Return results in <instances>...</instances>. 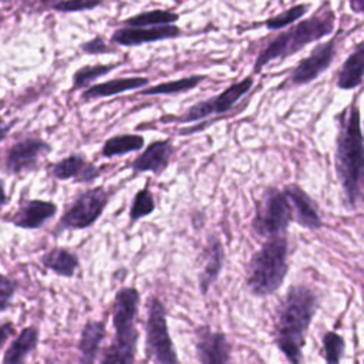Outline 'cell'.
<instances>
[{
	"instance_id": "6da1fadb",
	"label": "cell",
	"mask_w": 364,
	"mask_h": 364,
	"mask_svg": "<svg viewBox=\"0 0 364 364\" xmlns=\"http://www.w3.org/2000/svg\"><path fill=\"white\" fill-rule=\"evenodd\" d=\"M317 309V294L306 284H291L276 307L273 340L290 364L303 361L306 334Z\"/></svg>"
},
{
	"instance_id": "7a4b0ae2",
	"label": "cell",
	"mask_w": 364,
	"mask_h": 364,
	"mask_svg": "<svg viewBox=\"0 0 364 364\" xmlns=\"http://www.w3.org/2000/svg\"><path fill=\"white\" fill-rule=\"evenodd\" d=\"M336 138L334 168L344 193V205L355 210L363 198L364 176V146L361 132L360 108L353 101L340 115Z\"/></svg>"
},
{
	"instance_id": "3957f363",
	"label": "cell",
	"mask_w": 364,
	"mask_h": 364,
	"mask_svg": "<svg viewBox=\"0 0 364 364\" xmlns=\"http://www.w3.org/2000/svg\"><path fill=\"white\" fill-rule=\"evenodd\" d=\"M141 294L134 286L117 290L112 301L114 338L102 350L98 364H135L139 331L135 326L138 318Z\"/></svg>"
},
{
	"instance_id": "277c9868",
	"label": "cell",
	"mask_w": 364,
	"mask_h": 364,
	"mask_svg": "<svg viewBox=\"0 0 364 364\" xmlns=\"http://www.w3.org/2000/svg\"><path fill=\"white\" fill-rule=\"evenodd\" d=\"M289 272V242L286 235L267 237L253 253L246 267V287L256 297L276 293Z\"/></svg>"
},
{
	"instance_id": "5b68a950",
	"label": "cell",
	"mask_w": 364,
	"mask_h": 364,
	"mask_svg": "<svg viewBox=\"0 0 364 364\" xmlns=\"http://www.w3.org/2000/svg\"><path fill=\"white\" fill-rule=\"evenodd\" d=\"M336 27V14L334 11L326 10L323 13H316L304 20H300L297 24L276 36L257 55L253 64V73L259 74L270 61L284 60L293 54L303 50L307 44L321 40L326 36H330Z\"/></svg>"
},
{
	"instance_id": "8992f818",
	"label": "cell",
	"mask_w": 364,
	"mask_h": 364,
	"mask_svg": "<svg viewBox=\"0 0 364 364\" xmlns=\"http://www.w3.org/2000/svg\"><path fill=\"white\" fill-rule=\"evenodd\" d=\"M168 311L162 300L156 296L149 299L146 307L145 354L154 364H179L178 353L168 328Z\"/></svg>"
},
{
	"instance_id": "52a82bcc",
	"label": "cell",
	"mask_w": 364,
	"mask_h": 364,
	"mask_svg": "<svg viewBox=\"0 0 364 364\" xmlns=\"http://www.w3.org/2000/svg\"><path fill=\"white\" fill-rule=\"evenodd\" d=\"M114 193V186L107 188L102 185L81 192L60 218L54 235L58 236L65 230H78L92 226L102 216Z\"/></svg>"
},
{
	"instance_id": "ba28073f",
	"label": "cell",
	"mask_w": 364,
	"mask_h": 364,
	"mask_svg": "<svg viewBox=\"0 0 364 364\" xmlns=\"http://www.w3.org/2000/svg\"><path fill=\"white\" fill-rule=\"evenodd\" d=\"M291 220V206L284 192L276 186H269L256 202V210L250 228L257 236L267 239L284 235Z\"/></svg>"
},
{
	"instance_id": "9c48e42d",
	"label": "cell",
	"mask_w": 364,
	"mask_h": 364,
	"mask_svg": "<svg viewBox=\"0 0 364 364\" xmlns=\"http://www.w3.org/2000/svg\"><path fill=\"white\" fill-rule=\"evenodd\" d=\"M255 80L252 75L245 77L243 80L230 84L218 95L202 100L193 105H191L176 121L182 124L199 121L208 118L210 115H219L230 111L236 102H239L253 87Z\"/></svg>"
},
{
	"instance_id": "30bf717a",
	"label": "cell",
	"mask_w": 364,
	"mask_h": 364,
	"mask_svg": "<svg viewBox=\"0 0 364 364\" xmlns=\"http://www.w3.org/2000/svg\"><path fill=\"white\" fill-rule=\"evenodd\" d=\"M195 354L199 364H232V344L228 336L206 324L195 328Z\"/></svg>"
},
{
	"instance_id": "8fae6325",
	"label": "cell",
	"mask_w": 364,
	"mask_h": 364,
	"mask_svg": "<svg viewBox=\"0 0 364 364\" xmlns=\"http://www.w3.org/2000/svg\"><path fill=\"white\" fill-rule=\"evenodd\" d=\"M336 37L328 41L318 43L309 57L303 58L290 73L289 82L293 85H304L314 81L320 74H323L334 61L336 57Z\"/></svg>"
},
{
	"instance_id": "7c38bea8",
	"label": "cell",
	"mask_w": 364,
	"mask_h": 364,
	"mask_svg": "<svg viewBox=\"0 0 364 364\" xmlns=\"http://www.w3.org/2000/svg\"><path fill=\"white\" fill-rule=\"evenodd\" d=\"M291 206L293 220L309 230H318L323 228V219L317 202L303 191L297 183H289L282 189Z\"/></svg>"
},
{
	"instance_id": "4fadbf2b",
	"label": "cell",
	"mask_w": 364,
	"mask_h": 364,
	"mask_svg": "<svg viewBox=\"0 0 364 364\" xmlns=\"http://www.w3.org/2000/svg\"><path fill=\"white\" fill-rule=\"evenodd\" d=\"M51 146L40 138H27L14 144L6 158V169L10 173H23L37 166L38 159L50 152Z\"/></svg>"
},
{
	"instance_id": "5bb4252c",
	"label": "cell",
	"mask_w": 364,
	"mask_h": 364,
	"mask_svg": "<svg viewBox=\"0 0 364 364\" xmlns=\"http://www.w3.org/2000/svg\"><path fill=\"white\" fill-rule=\"evenodd\" d=\"M182 36V30L176 24H164V26H152V27H129L124 26L117 28L111 40L119 46L135 47L145 43H154L168 38H176Z\"/></svg>"
},
{
	"instance_id": "9a60e30c",
	"label": "cell",
	"mask_w": 364,
	"mask_h": 364,
	"mask_svg": "<svg viewBox=\"0 0 364 364\" xmlns=\"http://www.w3.org/2000/svg\"><path fill=\"white\" fill-rule=\"evenodd\" d=\"M48 173L58 181L74 179L80 183H91L102 173V168L88 162L82 154H73L48 166Z\"/></svg>"
},
{
	"instance_id": "2e32d148",
	"label": "cell",
	"mask_w": 364,
	"mask_h": 364,
	"mask_svg": "<svg viewBox=\"0 0 364 364\" xmlns=\"http://www.w3.org/2000/svg\"><path fill=\"white\" fill-rule=\"evenodd\" d=\"M225 262L223 245L216 233L206 237L202 250V266L198 273V286L202 296H206L210 286L218 280Z\"/></svg>"
},
{
	"instance_id": "e0dca14e",
	"label": "cell",
	"mask_w": 364,
	"mask_h": 364,
	"mask_svg": "<svg viewBox=\"0 0 364 364\" xmlns=\"http://www.w3.org/2000/svg\"><path fill=\"white\" fill-rule=\"evenodd\" d=\"M173 151V145L169 139L154 141L132 161L131 169L134 173L152 172L158 176L169 166Z\"/></svg>"
},
{
	"instance_id": "ac0fdd59",
	"label": "cell",
	"mask_w": 364,
	"mask_h": 364,
	"mask_svg": "<svg viewBox=\"0 0 364 364\" xmlns=\"http://www.w3.org/2000/svg\"><path fill=\"white\" fill-rule=\"evenodd\" d=\"M57 213V205L50 200L30 199L24 200L17 212L13 215L11 222L17 228L38 229Z\"/></svg>"
},
{
	"instance_id": "d6986e66",
	"label": "cell",
	"mask_w": 364,
	"mask_h": 364,
	"mask_svg": "<svg viewBox=\"0 0 364 364\" xmlns=\"http://www.w3.org/2000/svg\"><path fill=\"white\" fill-rule=\"evenodd\" d=\"M105 336L107 324L104 320H88L84 324L78 341V364H95Z\"/></svg>"
},
{
	"instance_id": "ffe728a7",
	"label": "cell",
	"mask_w": 364,
	"mask_h": 364,
	"mask_svg": "<svg viewBox=\"0 0 364 364\" xmlns=\"http://www.w3.org/2000/svg\"><path fill=\"white\" fill-rule=\"evenodd\" d=\"M149 82V78L146 77H121L114 78L109 81H104L100 84L90 85L84 92V100H94V98H104V97H114L127 91L139 90L146 87Z\"/></svg>"
},
{
	"instance_id": "44dd1931",
	"label": "cell",
	"mask_w": 364,
	"mask_h": 364,
	"mask_svg": "<svg viewBox=\"0 0 364 364\" xmlns=\"http://www.w3.org/2000/svg\"><path fill=\"white\" fill-rule=\"evenodd\" d=\"M364 70V43L360 41L353 53L346 58L337 73V87L341 90H354L363 84Z\"/></svg>"
},
{
	"instance_id": "7402d4cb",
	"label": "cell",
	"mask_w": 364,
	"mask_h": 364,
	"mask_svg": "<svg viewBox=\"0 0 364 364\" xmlns=\"http://www.w3.org/2000/svg\"><path fill=\"white\" fill-rule=\"evenodd\" d=\"M41 264L55 273L57 276L61 277H73L80 266V260L77 257L75 253H73L71 250L65 249V247H60L55 246L53 249H50L48 252H46L41 257H40Z\"/></svg>"
},
{
	"instance_id": "603a6c76",
	"label": "cell",
	"mask_w": 364,
	"mask_h": 364,
	"mask_svg": "<svg viewBox=\"0 0 364 364\" xmlns=\"http://www.w3.org/2000/svg\"><path fill=\"white\" fill-rule=\"evenodd\" d=\"M38 337L37 327L23 328L6 350L3 364H24L26 357L37 347Z\"/></svg>"
},
{
	"instance_id": "cb8c5ba5",
	"label": "cell",
	"mask_w": 364,
	"mask_h": 364,
	"mask_svg": "<svg viewBox=\"0 0 364 364\" xmlns=\"http://www.w3.org/2000/svg\"><path fill=\"white\" fill-rule=\"evenodd\" d=\"M144 145H145V138L141 134L114 135L104 142L101 148V156L104 158L122 156L129 152H136L142 149Z\"/></svg>"
},
{
	"instance_id": "d4e9b609",
	"label": "cell",
	"mask_w": 364,
	"mask_h": 364,
	"mask_svg": "<svg viewBox=\"0 0 364 364\" xmlns=\"http://www.w3.org/2000/svg\"><path fill=\"white\" fill-rule=\"evenodd\" d=\"M205 80H206V75L193 74V75H189V77H183V78H178V80H173V81L159 82V84L146 87L142 91H138V94L139 95H169V94L186 92L192 88H196Z\"/></svg>"
},
{
	"instance_id": "484cf974",
	"label": "cell",
	"mask_w": 364,
	"mask_h": 364,
	"mask_svg": "<svg viewBox=\"0 0 364 364\" xmlns=\"http://www.w3.org/2000/svg\"><path fill=\"white\" fill-rule=\"evenodd\" d=\"M179 18V14L166 10V9H154L138 13L125 18L122 23L124 26L129 27H152V26H164V24H175Z\"/></svg>"
},
{
	"instance_id": "4316f807",
	"label": "cell",
	"mask_w": 364,
	"mask_h": 364,
	"mask_svg": "<svg viewBox=\"0 0 364 364\" xmlns=\"http://www.w3.org/2000/svg\"><path fill=\"white\" fill-rule=\"evenodd\" d=\"M155 209H156L155 196H154L152 191L149 189V186L146 183L132 198V202H131V206H129V220H131V223H135V222L141 220L142 218H146V216L152 215Z\"/></svg>"
},
{
	"instance_id": "83f0119b",
	"label": "cell",
	"mask_w": 364,
	"mask_h": 364,
	"mask_svg": "<svg viewBox=\"0 0 364 364\" xmlns=\"http://www.w3.org/2000/svg\"><path fill=\"white\" fill-rule=\"evenodd\" d=\"M118 64H95V65H84L78 68L73 75V85L75 90H81L88 87L94 80L107 75L111 73Z\"/></svg>"
},
{
	"instance_id": "f1b7e54d",
	"label": "cell",
	"mask_w": 364,
	"mask_h": 364,
	"mask_svg": "<svg viewBox=\"0 0 364 364\" xmlns=\"http://www.w3.org/2000/svg\"><path fill=\"white\" fill-rule=\"evenodd\" d=\"M346 353V340L336 331L323 336V354L326 364H340Z\"/></svg>"
},
{
	"instance_id": "f546056e",
	"label": "cell",
	"mask_w": 364,
	"mask_h": 364,
	"mask_svg": "<svg viewBox=\"0 0 364 364\" xmlns=\"http://www.w3.org/2000/svg\"><path fill=\"white\" fill-rule=\"evenodd\" d=\"M309 10V4H296L276 16H272L269 17L267 20H264V27L267 30H280V28H284L290 24H293L294 21L300 20Z\"/></svg>"
},
{
	"instance_id": "4dcf8cb0",
	"label": "cell",
	"mask_w": 364,
	"mask_h": 364,
	"mask_svg": "<svg viewBox=\"0 0 364 364\" xmlns=\"http://www.w3.org/2000/svg\"><path fill=\"white\" fill-rule=\"evenodd\" d=\"M102 3L104 0H58L53 4V9L63 13H74L97 9Z\"/></svg>"
},
{
	"instance_id": "1f68e13d",
	"label": "cell",
	"mask_w": 364,
	"mask_h": 364,
	"mask_svg": "<svg viewBox=\"0 0 364 364\" xmlns=\"http://www.w3.org/2000/svg\"><path fill=\"white\" fill-rule=\"evenodd\" d=\"M17 284L10 277L0 273V313L6 310L16 293Z\"/></svg>"
},
{
	"instance_id": "d6a6232c",
	"label": "cell",
	"mask_w": 364,
	"mask_h": 364,
	"mask_svg": "<svg viewBox=\"0 0 364 364\" xmlns=\"http://www.w3.org/2000/svg\"><path fill=\"white\" fill-rule=\"evenodd\" d=\"M80 47L87 54H105L114 51V48H111L101 36H95L90 41L82 43Z\"/></svg>"
},
{
	"instance_id": "836d02e7",
	"label": "cell",
	"mask_w": 364,
	"mask_h": 364,
	"mask_svg": "<svg viewBox=\"0 0 364 364\" xmlns=\"http://www.w3.org/2000/svg\"><path fill=\"white\" fill-rule=\"evenodd\" d=\"M13 334V324L11 321H3L0 323V350L7 341V338Z\"/></svg>"
},
{
	"instance_id": "e575fe53",
	"label": "cell",
	"mask_w": 364,
	"mask_h": 364,
	"mask_svg": "<svg viewBox=\"0 0 364 364\" xmlns=\"http://www.w3.org/2000/svg\"><path fill=\"white\" fill-rule=\"evenodd\" d=\"M350 7L355 14H361L364 9V0H350Z\"/></svg>"
},
{
	"instance_id": "d590c367",
	"label": "cell",
	"mask_w": 364,
	"mask_h": 364,
	"mask_svg": "<svg viewBox=\"0 0 364 364\" xmlns=\"http://www.w3.org/2000/svg\"><path fill=\"white\" fill-rule=\"evenodd\" d=\"M7 202H9V199H7V195H6V191H4V183L0 179V212H1V209L4 208V205Z\"/></svg>"
},
{
	"instance_id": "8d00e7d4",
	"label": "cell",
	"mask_w": 364,
	"mask_h": 364,
	"mask_svg": "<svg viewBox=\"0 0 364 364\" xmlns=\"http://www.w3.org/2000/svg\"><path fill=\"white\" fill-rule=\"evenodd\" d=\"M7 134V128H0V139H3Z\"/></svg>"
},
{
	"instance_id": "74e56055",
	"label": "cell",
	"mask_w": 364,
	"mask_h": 364,
	"mask_svg": "<svg viewBox=\"0 0 364 364\" xmlns=\"http://www.w3.org/2000/svg\"><path fill=\"white\" fill-rule=\"evenodd\" d=\"M173 1H176V3H179V1H182V0H173Z\"/></svg>"
}]
</instances>
